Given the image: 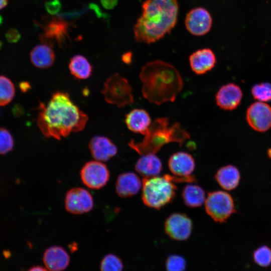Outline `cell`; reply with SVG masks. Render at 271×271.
Here are the masks:
<instances>
[{"label": "cell", "instance_id": "6da1fadb", "mask_svg": "<svg viewBox=\"0 0 271 271\" xmlns=\"http://www.w3.org/2000/svg\"><path fill=\"white\" fill-rule=\"evenodd\" d=\"M37 123L47 138L61 140L71 132L82 130L88 120L86 113L73 102L68 93H54L47 104L40 103Z\"/></svg>", "mask_w": 271, "mask_h": 271}, {"label": "cell", "instance_id": "7a4b0ae2", "mask_svg": "<svg viewBox=\"0 0 271 271\" xmlns=\"http://www.w3.org/2000/svg\"><path fill=\"white\" fill-rule=\"evenodd\" d=\"M140 78L143 84V96L157 105L174 101L183 86L178 69L173 65L159 60L146 64L140 71Z\"/></svg>", "mask_w": 271, "mask_h": 271}, {"label": "cell", "instance_id": "3957f363", "mask_svg": "<svg viewBox=\"0 0 271 271\" xmlns=\"http://www.w3.org/2000/svg\"><path fill=\"white\" fill-rule=\"evenodd\" d=\"M178 9L177 0H146L134 27L136 40L150 44L162 39L176 25Z\"/></svg>", "mask_w": 271, "mask_h": 271}, {"label": "cell", "instance_id": "277c9868", "mask_svg": "<svg viewBox=\"0 0 271 271\" xmlns=\"http://www.w3.org/2000/svg\"><path fill=\"white\" fill-rule=\"evenodd\" d=\"M142 141L131 140L128 144L130 148L141 155L155 154L164 145L175 142L181 146L190 138L189 133L179 123L170 124L167 117H159L152 122Z\"/></svg>", "mask_w": 271, "mask_h": 271}, {"label": "cell", "instance_id": "5b68a950", "mask_svg": "<svg viewBox=\"0 0 271 271\" xmlns=\"http://www.w3.org/2000/svg\"><path fill=\"white\" fill-rule=\"evenodd\" d=\"M177 188L172 176L144 178L143 180L142 199L148 207L160 209L170 203L175 198Z\"/></svg>", "mask_w": 271, "mask_h": 271}, {"label": "cell", "instance_id": "8992f818", "mask_svg": "<svg viewBox=\"0 0 271 271\" xmlns=\"http://www.w3.org/2000/svg\"><path fill=\"white\" fill-rule=\"evenodd\" d=\"M108 103L121 108L133 102L132 88L128 80L118 73L109 77L101 91Z\"/></svg>", "mask_w": 271, "mask_h": 271}, {"label": "cell", "instance_id": "52a82bcc", "mask_svg": "<svg viewBox=\"0 0 271 271\" xmlns=\"http://www.w3.org/2000/svg\"><path fill=\"white\" fill-rule=\"evenodd\" d=\"M204 204L206 213L214 221L220 223H224L236 212L233 198L223 191L209 192Z\"/></svg>", "mask_w": 271, "mask_h": 271}, {"label": "cell", "instance_id": "ba28073f", "mask_svg": "<svg viewBox=\"0 0 271 271\" xmlns=\"http://www.w3.org/2000/svg\"><path fill=\"white\" fill-rule=\"evenodd\" d=\"M80 174L83 183L92 189H99L104 187L110 177L107 166L98 161H89L85 163Z\"/></svg>", "mask_w": 271, "mask_h": 271}, {"label": "cell", "instance_id": "9c48e42d", "mask_svg": "<svg viewBox=\"0 0 271 271\" xmlns=\"http://www.w3.org/2000/svg\"><path fill=\"white\" fill-rule=\"evenodd\" d=\"M164 230L167 235L173 240H186L192 233L193 222L184 213H173L166 218Z\"/></svg>", "mask_w": 271, "mask_h": 271}, {"label": "cell", "instance_id": "30bf717a", "mask_svg": "<svg viewBox=\"0 0 271 271\" xmlns=\"http://www.w3.org/2000/svg\"><path fill=\"white\" fill-rule=\"evenodd\" d=\"M66 210L73 214H82L90 211L94 202L92 195L87 190L73 188L67 191L65 198Z\"/></svg>", "mask_w": 271, "mask_h": 271}, {"label": "cell", "instance_id": "8fae6325", "mask_svg": "<svg viewBox=\"0 0 271 271\" xmlns=\"http://www.w3.org/2000/svg\"><path fill=\"white\" fill-rule=\"evenodd\" d=\"M246 120L250 126L258 132H265L271 128V107L265 102L251 104L246 112Z\"/></svg>", "mask_w": 271, "mask_h": 271}, {"label": "cell", "instance_id": "7c38bea8", "mask_svg": "<svg viewBox=\"0 0 271 271\" xmlns=\"http://www.w3.org/2000/svg\"><path fill=\"white\" fill-rule=\"evenodd\" d=\"M185 23L186 29L191 34L200 36L207 34L210 30L212 19L205 9L196 8L187 14Z\"/></svg>", "mask_w": 271, "mask_h": 271}, {"label": "cell", "instance_id": "4fadbf2b", "mask_svg": "<svg viewBox=\"0 0 271 271\" xmlns=\"http://www.w3.org/2000/svg\"><path fill=\"white\" fill-rule=\"evenodd\" d=\"M41 43L36 45L30 52V60L37 68L47 69L51 67L55 60L53 42L40 37Z\"/></svg>", "mask_w": 271, "mask_h": 271}, {"label": "cell", "instance_id": "5bb4252c", "mask_svg": "<svg viewBox=\"0 0 271 271\" xmlns=\"http://www.w3.org/2000/svg\"><path fill=\"white\" fill-rule=\"evenodd\" d=\"M242 98V92L240 87L232 83L222 86L217 91L215 100L221 108L231 110L240 104Z\"/></svg>", "mask_w": 271, "mask_h": 271}, {"label": "cell", "instance_id": "9a60e30c", "mask_svg": "<svg viewBox=\"0 0 271 271\" xmlns=\"http://www.w3.org/2000/svg\"><path fill=\"white\" fill-rule=\"evenodd\" d=\"M168 167L174 175L179 177L191 176L195 168L193 156L185 152L172 154L168 160Z\"/></svg>", "mask_w": 271, "mask_h": 271}, {"label": "cell", "instance_id": "2e32d148", "mask_svg": "<svg viewBox=\"0 0 271 271\" xmlns=\"http://www.w3.org/2000/svg\"><path fill=\"white\" fill-rule=\"evenodd\" d=\"M88 146L92 156L98 161H107L117 152L115 144L109 138L104 136L93 137Z\"/></svg>", "mask_w": 271, "mask_h": 271}, {"label": "cell", "instance_id": "e0dca14e", "mask_svg": "<svg viewBox=\"0 0 271 271\" xmlns=\"http://www.w3.org/2000/svg\"><path fill=\"white\" fill-rule=\"evenodd\" d=\"M189 61L192 70L198 75H202L214 67L216 59L210 49L203 48L193 52L190 56Z\"/></svg>", "mask_w": 271, "mask_h": 271}, {"label": "cell", "instance_id": "ac0fdd59", "mask_svg": "<svg viewBox=\"0 0 271 271\" xmlns=\"http://www.w3.org/2000/svg\"><path fill=\"white\" fill-rule=\"evenodd\" d=\"M43 262L50 271H62L69 265V255L66 251L59 246H52L44 252Z\"/></svg>", "mask_w": 271, "mask_h": 271}, {"label": "cell", "instance_id": "d6986e66", "mask_svg": "<svg viewBox=\"0 0 271 271\" xmlns=\"http://www.w3.org/2000/svg\"><path fill=\"white\" fill-rule=\"evenodd\" d=\"M69 23L62 18H53L44 28V33L40 36L49 40H55L59 46H65L68 37Z\"/></svg>", "mask_w": 271, "mask_h": 271}, {"label": "cell", "instance_id": "ffe728a7", "mask_svg": "<svg viewBox=\"0 0 271 271\" xmlns=\"http://www.w3.org/2000/svg\"><path fill=\"white\" fill-rule=\"evenodd\" d=\"M141 186V180L136 174L125 172L118 175L115 183V191L120 197H129L137 194Z\"/></svg>", "mask_w": 271, "mask_h": 271}, {"label": "cell", "instance_id": "44dd1931", "mask_svg": "<svg viewBox=\"0 0 271 271\" xmlns=\"http://www.w3.org/2000/svg\"><path fill=\"white\" fill-rule=\"evenodd\" d=\"M125 122L130 131L144 135L148 131L152 121L149 113L146 110L141 108H136L126 114Z\"/></svg>", "mask_w": 271, "mask_h": 271}, {"label": "cell", "instance_id": "7402d4cb", "mask_svg": "<svg viewBox=\"0 0 271 271\" xmlns=\"http://www.w3.org/2000/svg\"><path fill=\"white\" fill-rule=\"evenodd\" d=\"M136 171L145 178L157 176L162 171L163 165L155 154L142 155L135 164Z\"/></svg>", "mask_w": 271, "mask_h": 271}, {"label": "cell", "instance_id": "603a6c76", "mask_svg": "<svg viewBox=\"0 0 271 271\" xmlns=\"http://www.w3.org/2000/svg\"><path fill=\"white\" fill-rule=\"evenodd\" d=\"M214 178L222 188L230 191L239 185L240 174L237 167L228 165L220 168L216 171Z\"/></svg>", "mask_w": 271, "mask_h": 271}, {"label": "cell", "instance_id": "cb8c5ba5", "mask_svg": "<svg viewBox=\"0 0 271 271\" xmlns=\"http://www.w3.org/2000/svg\"><path fill=\"white\" fill-rule=\"evenodd\" d=\"M181 197L184 203L191 208L201 206L205 201V192L200 186L188 184L182 189Z\"/></svg>", "mask_w": 271, "mask_h": 271}, {"label": "cell", "instance_id": "d4e9b609", "mask_svg": "<svg viewBox=\"0 0 271 271\" xmlns=\"http://www.w3.org/2000/svg\"><path fill=\"white\" fill-rule=\"evenodd\" d=\"M68 67L71 74L78 79H87L92 73V66L86 57L81 55L73 56Z\"/></svg>", "mask_w": 271, "mask_h": 271}, {"label": "cell", "instance_id": "484cf974", "mask_svg": "<svg viewBox=\"0 0 271 271\" xmlns=\"http://www.w3.org/2000/svg\"><path fill=\"white\" fill-rule=\"evenodd\" d=\"M15 94V88L12 81L7 77L0 75V106L9 104Z\"/></svg>", "mask_w": 271, "mask_h": 271}, {"label": "cell", "instance_id": "4316f807", "mask_svg": "<svg viewBox=\"0 0 271 271\" xmlns=\"http://www.w3.org/2000/svg\"><path fill=\"white\" fill-rule=\"evenodd\" d=\"M251 93L254 98L259 101H271V84L262 82L255 84L251 88Z\"/></svg>", "mask_w": 271, "mask_h": 271}, {"label": "cell", "instance_id": "83f0119b", "mask_svg": "<svg viewBox=\"0 0 271 271\" xmlns=\"http://www.w3.org/2000/svg\"><path fill=\"white\" fill-rule=\"evenodd\" d=\"M255 262L262 267L271 264V248L266 245H261L256 249L253 253Z\"/></svg>", "mask_w": 271, "mask_h": 271}, {"label": "cell", "instance_id": "f1b7e54d", "mask_svg": "<svg viewBox=\"0 0 271 271\" xmlns=\"http://www.w3.org/2000/svg\"><path fill=\"white\" fill-rule=\"evenodd\" d=\"M123 264L120 259L115 255L108 254L100 263L101 271H122Z\"/></svg>", "mask_w": 271, "mask_h": 271}, {"label": "cell", "instance_id": "f546056e", "mask_svg": "<svg viewBox=\"0 0 271 271\" xmlns=\"http://www.w3.org/2000/svg\"><path fill=\"white\" fill-rule=\"evenodd\" d=\"M14 145V140L10 131L0 127V155H5L11 151Z\"/></svg>", "mask_w": 271, "mask_h": 271}, {"label": "cell", "instance_id": "4dcf8cb0", "mask_svg": "<svg viewBox=\"0 0 271 271\" xmlns=\"http://www.w3.org/2000/svg\"><path fill=\"white\" fill-rule=\"evenodd\" d=\"M186 266V260L183 256L179 255H171L166 260L167 271H184Z\"/></svg>", "mask_w": 271, "mask_h": 271}, {"label": "cell", "instance_id": "1f68e13d", "mask_svg": "<svg viewBox=\"0 0 271 271\" xmlns=\"http://www.w3.org/2000/svg\"><path fill=\"white\" fill-rule=\"evenodd\" d=\"M46 11L51 15H55L59 12L61 7L59 0H50L45 4Z\"/></svg>", "mask_w": 271, "mask_h": 271}, {"label": "cell", "instance_id": "d6a6232c", "mask_svg": "<svg viewBox=\"0 0 271 271\" xmlns=\"http://www.w3.org/2000/svg\"><path fill=\"white\" fill-rule=\"evenodd\" d=\"M20 38V34L17 30L14 28L10 29L6 34V38L10 43H16L18 42Z\"/></svg>", "mask_w": 271, "mask_h": 271}, {"label": "cell", "instance_id": "836d02e7", "mask_svg": "<svg viewBox=\"0 0 271 271\" xmlns=\"http://www.w3.org/2000/svg\"><path fill=\"white\" fill-rule=\"evenodd\" d=\"M84 12H85L84 10H82L79 11H75V12H70V13H65L63 14L61 13L58 15V17L61 18H70V19L76 18L80 16Z\"/></svg>", "mask_w": 271, "mask_h": 271}, {"label": "cell", "instance_id": "e575fe53", "mask_svg": "<svg viewBox=\"0 0 271 271\" xmlns=\"http://www.w3.org/2000/svg\"><path fill=\"white\" fill-rule=\"evenodd\" d=\"M100 2L104 8L110 10L114 8L117 4L118 0H100Z\"/></svg>", "mask_w": 271, "mask_h": 271}, {"label": "cell", "instance_id": "d590c367", "mask_svg": "<svg viewBox=\"0 0 271 271\" xmlns=\"http://www.w3.org/2000/svg\"><path fill=\"white\" fill-rule=\"evenodd\" d=\"M89 8L95 12L98 17H103L106 18V15L102 13L99 7L96 4H90L89 5Z\"/></svg>", "mask_w": 271, "mask_h": 271}, {"label": "cell", "instance_id": "8d00e7d4", "mask_svg": "<svg viewBox=\"0 0 271 271\" xmlns=\"http://www.w3.org/2000/svg\"><path fill=\"white\" fill-rule=\"evenodd\" d=\"M132 55L131 52H128L123 54L122 56V61L126 64H130L132 61Z\"/></svg>", "mask_w": 271, "mask_h": 271}, {"label": "cell", "instance_id": "74e56055", "mask_svg": "<svg viewBox=\"0 0 271 271\" xmlns=\"http://www.w3.org/2000/svg\"><path fill=\"white\" fill-rule=\"evenodd\" d=\"M13 113L15 116H20L24 113V109L22 107L18 104L15 105L13 109Z\"/></svg>", "mask_w": 271, "mask_h": 271}, {"label": "cell", "instance_id": "f35d334b", "mask_svg": "<svg viewBox=\"0 0 271 271\" xmlns=\"http://www.w3.org/2000/svg\"><path fill=\"white\" fill-rule=\"evenodd\" d=\"M21 90L23 92H26L31 88L30 84L27 81H22L19 84Z\"/></svg>", "mask_w": 271, "mask_h": 271}, {"label": "cell", "instance_id": "ab89813d", "mask_svg": "<svg viewBox=\"0 0 271 271\" xmlns=\"http://www.w3.org/2000/svg\"><path fill=\"white\" fill-rule=\"evenodd\" d=\"M28 271H49L41 266H34L30 268Z\"/></svg>", "mask_w": 271, "mask_h": 271}, {"label": "cell", "instance_id": "60d3db41", "mask_svg": "<svg viewBox=\"0 0 271 271\" xmlns=\"http://www.w3.org/2000/svg\"><path fill=\"white\" fill-rule=\"evenodd\" d=\"M8 0H0V10L4 8L8 4Z\"/></svg>", "mask_w": 271, "mask_h": 271}, {"label": "cell", "instance_id": "b9f144b4", "mask_svg": "<svg viewBox=\"0 0 271 271\" xmlns=\"http://www.w3.org/2000/svg\"><path fill=\"white\" fill-rule=\"evenodd\" d=\"M3 18L1 16H0V25L2 23Z\"/></svg>", "mask_w": 271, "mask_h": 271}, {"label": "cell", "instance_id": "7bdbcfd3", "mask_svg": "<svg viewBox=\"0 0 271 271\" xmlns=\"http://www.w3.org/2000/svg\"><path fill=\"white\" fill-rule=\"evenodd\" d=\"M2 42L0 41V49L2 48Z\"/></svg>", "mask_w": 271, "mask_h": 271}]
</instances>
